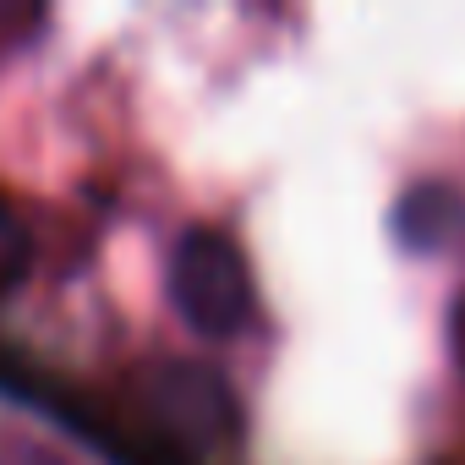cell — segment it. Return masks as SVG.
Listing matches in <instances>:
<instances>
[{
	"label": "cell",
	"instance_id": "obj_1",
	"mask_svg": "<svg viewBox=\"0 0 465 465\" xmlns=\"http://www.w3.org/2000/svg\"><path fill=\"white\" fill-rule=\"evenodd\" d=\"M170 296L175 312L192 334L203 340H230L252 323L258 291H252V269L242 258V247L224 230H186L170 258Z\"/></svg>",
	"mask_w": 465,
	"mask_h": 465
},
{
	"label": "cell",
	"instance_id": "obj_2",
	"mask_svg": "<svg viewBox=\"0 0 465 465\" xmlns=\"http://www.w3.org/2000/svg\"><path fill=\"white\" fill-rule=\"evenodd\" d=\"M23 263H28V247H23V230L12 224V213L0 208V291H6L17 274H23Z\"/></svg>",
	"mask_w": 465,
	"mask_h": 465
},
{
	"label": "cell",
	"instance_id": "obj_3",
	"mask_svg": "<svg viewBox=\"0 0 465 465\" xmlns=\"http://www.w3.org/2000/svg\"><path fill=\"white\" fill-rule=\"evenodd\" d=\"M449 340H454V361H460V372H465V296L454 302V318H449Z\"/></svg>",
	"mask_w": 465,
	"mask_h": 465
}]
</instances>
